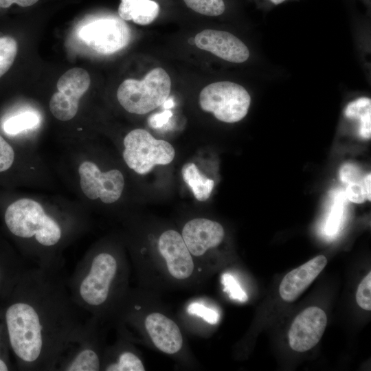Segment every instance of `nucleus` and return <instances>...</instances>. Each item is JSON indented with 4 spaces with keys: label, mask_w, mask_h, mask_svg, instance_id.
<instances>
[{
    "label": "nucleus",
    "mask_w": 371,
    "mask_h": 371,
    "mask_svg": "<svg viewBox=\"0 0 371 371\" xmlns=\"http://www.w3.org/2000/svg\"><path fill=\"white\" fill-rule=\"evenodd\" d=\"M187 311L190 314L197 315L210 324H216L219 320V314L215 309L199 302L190 304Z\"/></svg>",
    "instance_id": "28"
},
{
    "label": "nucleus",
    "mask_w": 371,
    "mask_h": 371,
    "mask_svg": "<svg viewBox=\"0 0 371 371\" xmlns=\"http://www.w3.org/2000/svg\"><path fill=\"white\" fill-rule=\"evenodd\" d=\"M14 159L13 148L0 135V172L9 169L12 165Z\"/></svg>",
    "instance_id": "29"
},
{
    "label": "nucleus",
    "mask_w": 371,
    "mask_h": 371,
    "mask_svg": "<svg viewBox=\"0 0 371 371\" xmlns=\"http://www.w3.org/2000/svg\"><path fill=\"white\" fill-rule=\"evenodd\" d=\"M194 45L231 63L246 61L249 51L245 44L232 34L215 30H204L194 38Z\"/></svg>",
    "instance_id": "13"
},
{
    "label": "nucleus",
    "mask_w": 371,
    "mask_h": 371,
    "mask_svg": "<svg viewBox=\"0 0 371 371\" xmlns=\"http://www.w3.org/2000/svg\"><path fill=\"white\" fill-rule=\"evenodd\" d=\"M80 346L61 363L60 368L67 371H98L102 368L100 357L92 344L87 341V328L78 338Z\"/></svg>",
    "instance_id": "17"
},
{
    "label": "nucleus",
    "mask_w": 371,
    "mask_h": 371,
    "mask_svg": "<svg viewBox=\"0 0 371 371\" xmlns=\"http://www.w3.org/2000/svg\"><path fill=\"white\" fill-rule=\"evenodd\" d=\"M5 222L16 236L34 238L43 247L54 246L62 236L59 224L32 199H21L10 204L5 213Z\"/></svg>",
    "instance_id": "3"
},
{
    "label": "nucleus",
    "mask_w": 371,
    "mask_h": 371,
    "mask_svg": "<svg viewBox=\"0 0 371 371\" xmlns=\"http://www.w3.org/2000/svg\"><path fill=\"white\" fill-rule=\"evenodd\" d=\"M145 329L154 346L161 352L173 355L183 346V336L177 323L166 315L153 312L144 319Z\"/></svg>",
    "instance_id": "14"
},
{
    "label": "nucleus",
    "mask_w": 371,
    "mask_h": 371,
    "mask_svg": "<svg viewBox=\"0 0 371 371\" xmlns=\"http://www.w3.org/2000/svg\"><path fill=\"white\" fill-rule=\"evenodd\" d=\"M159 6L152 0H121L118 14L125 21L132 20L139 25H148L158 16Z\"/></svg>",
    "instance_id": "18"
},
{
    "label": "nucleus",
    "mask_w": 371,
    "mask_h": 371,
    "mask_svg": "<svg viewBox=\"0 0 371 371\" xmlns=\"http://www.w3.org/2000/svg\"><path fill=\"white\" fill-rule=\"evenodd\" d=\"M327 324L324 311L317 306L305 308L296 316L289 331L291 348L305 352L313 348L321 339Z\"/></svg>",
    "instance_id": "11"
},
{
    "label": "nucleus",
    "mask_w": 371,
    "mask_h": 371,
    "mask_svg": "<svg viewBox=\"0 0 371 371\" xmlns=\"http://www.w3.org/2000/svg\"><path fill=\"white\" fill-rule=\"evenodd\" d=\"M80 39L93 51L110 54L124 47L129 41L130 32L122 20L106 17L83 25L79 32Z\"/></svg>",
    "instance_id": "8"
},
{
    "label": "nucleus",
    "mask_w": 371,
    "mask_h": 371,
    "mask_svg": "<svg viewBox=\"0 0 371 371\" xmlns=\"http://www.w3.org/2000/svg\"><path fill=\"white\" fill-rule=\"evenodd\" d=\"M357 304L366 311L371 310V273L361 280L356 293Z\"/></svg>",
    "instance_id": "27"
},
{
    "label": "nucleus",
    "mask_w": 371,
    "mask_h": 371,
    "mask_svg": "<svg viewBox=\"0 0 371 371\" xmlns=\"http://www.w3.org/2000/svg\"><path fill=\"white\" fill-rule=\"evenodd\" d=\"M170 89L171 80L168 73L163 68L156 67L141 80H124L118 87L117 98L128 112L144 115L163 104Z\"/></svg>",
    "instance_id": "4"
},
{
    "label": "nucleus",
    "mask_w": 371,
    "mask_h": 371,
    "mask_svg": "<svg viewBox=\"0 0 371 371\" xmlns=\"http://www.w3.org/2000/svg\"><path fill=\"white\" fill-rule=\"evenodd\" d=\"M78 172L80 188L89 199H100L102 202L109 204L121 196L124 179L120 170L101 172L96 164L86 161L80 165Z\"/></svg>",
    "instance_id": "9"
},
{
    "label": "nucleus",
    "mask_w": 371,
    "mask_h": 371,
    "mask_svg": "<svg viewBox=\"0 0 371 371\" xmlns=\"http://www.w3.org/2000/svg\"><path fill=\"white\" fill-rule=\"evenodd\" d=\"M221 282L224 286V291L229 294L232 299L241 302H245L248 300L246 293L231 274H223L221 278Z\"/></svg>",
    "instance_id": "26"
},
{
    "label": "nucleus",
    "mask_w": 371,
    "mask_h": 371,
    "mask_svg": "<svg viewBox=\"0 0 371 371\" xmlns=\"http://www.w3.org/2000/svg\"><path fill=\"white\" fill-rule=\"evenodd\" d=\"M327 264L323 255L317 256L289 272L282 279L279 293L282 300L295 301L315 280Z\"/></svg>",
    "instance_id": "15"
},
{
    "label": "nucleus",
    "mask_w": 371,
    "mask_h": 371,
    "mask_svg": "<svg viewBox=\"0 0 371 371\" xmlns=\"http://www.w3.org/2000/svg\"><path fill=\"white\" fill-rule=\"evenodd\" d=\"M124 160L139 175L149 173L156 165L169 164L175 155L172 144L155 139L142 128L130 131L124 139Z\"/></svg>",
    "instance_id": "6"
},
{
    "label": "nucleus",
    "mask_w": 371,
    "mask_h": 371,
    "mask_svg": "<svg viewBox=\"0 0 371 371\" xmlns=\"http://www.w3.org/2000/svg\"><path fill=\"white\" fill-rule=\"evenodd\" d=\"M120 263L109 252H100L83 262L71 285V299L85 311L96 312L110 300L120 272Z\"/></svg>",
    "instance_id": "2"
},
{
    "label": "nucleus",
    "mask_w": 371,
    "mask_h": 371,
    "mask_svg": "<svg viewBox=\"0 0 371 371\" xmlns=\"http://www.w3.org/2000/svg\"><path fill=\"white\" fill-rule=\"evenodd\" d=\"M186 5L196 12L206 16H218L225 9L223 0H183Z\"/></svg>",
    "instance_id": "25"
},
{
    "label": "nucleus",
    "mask_w": 371,
    "mask_h": 371,
    "mask_svg": "<svg viewBox=\"0 0 371 371\" xmlns=\"http://www.w3.org/2000/svg\"><path fill=\"white\" fill-rule=\"evenodd\" d=\"M0 280H1V272H0Z\"/></svg>",
    "instance_id": "33"
},
{
    "label": "nucleus",
    "mask_w": 371,
    "mask_h": 371,
    "mask_svg": "<svg viewBox=\"0 0 371 371\" xmlns=\"http://www.w3.org/2000/svg\"><path fill=\"white\" fill-rule=\"evenodd\" d=\"M271 2H272L275 5L280 4L284 1L285 0H269Z\"/></svg>",
    "instance_id": "32"
},
{
    "label": "nucleus",
    "mask_w": 371,
    "mask_h": 371,
    "mask_svg": "<svg viewBox=\"0 0 371 371\" xmlns=\"http://www.w3.org/2000/svg\"><path fill=\"white\" fill-rule=\"evenodd\" d=\"M145 367L140 358L131 351L120 353L114 361L106 364L107 371H144Z\"/></svg>",
    "instance_id": "23"
},
{
    "label": "nucleus",
    "mask_w": 371,
    "mask_h": 371,
    "mask_svg": "<svg viewBox=\"0 0 371 371\" xmlns=\"http://www.w3.org/2000/svg\"><path fill=\"white\" fill-rule=\"evenodd\" d=\"M202 110L212 113L219 121L234 123L247 114L251 97L241 85L220 81L205 86L199 94Z\"/></svg>",
    "instance_id": "5"
},
{
    "label": "nucleus",
    "mask_w": 371,
    "mask_h": 371,
    "mask_svg": "<svg viewBox=\"0 0 371 371\" xmlns=\"http://www.w3.org/2000/svg\"><path fill=\"white\" fill-rule=\"evenodd\" d=\"M38 0H0V8H8L12 3H16L21 7H28L36 3Z\"/></svg>",
    "instance_id": "30"
},
{
    "label": "nucleus",
    "mask_w": 371,
    "mask_h": 371,
    "mask_svg": "<svg viewBox=\"0 0 371 371\" xmlns=\"http://www.w3.org/2000/svg\"><path fill=\"white\" fill-rule=\"evenodd\" d=\"M40 122L38 115L32 111L19 113L8 118L3 123V130L9 135H16L36 127Z\"/></svg>",
    "instance_id": "22"
},
{
    "label": "nucleus",
    "mask_w": 371,
    "mask_h": 371,
    "mask_svg": "<svg viewBox=\"0 0 371 371\" xmlns=\"http://www.w3.org/2000/svg\"><path fill=\"white\" fill-rule=\"evenodd\" d=\"M181 236L192 257L200 258L222 243L225 231L216 221L196 218L184 225Z\"/></svg>",
    "instance_id": "12"
},
{
    "label": "nucleus",
    "mask_w": 371,
    "mask_h": 371,
    "mask_svg": "<svg viewBox=\"0 0 371 371\" xmlns=\"http://www.w3.org/2000/svg\"><path fill=\"white\" fill-rule=\"evenodd\" d=\"M8 368L5 363L0 359V371H7Z\"/></svg>",
    "instance_id": "31"
},
{
    "label": "nucleus",
    "mask_w": 371,
    "mask_h": 371,
    "mask_svg": "<svg viewBox=\"0 0 371 371\" xmlns=\"http://www.w3.org/2000/svg\"><path fill=\"white\" fill-rule=\"evenodd\" d=\"M41 269L30 271L27 296L5 312L11 348L30 370L53 368L84 330L63 286L50 269Z\"/></svg>",
    "instance_id": "1"
},
{
    "label": "nucleus",
    "mask_w": 371,
    "mask_h": 371,
    "mask_svg": "<svg viewBox=\"0 0 371 371\" xmlns=\"http://www.w3.org/2000/svg\"><path fill=\"white\" fill-rule=\"evenodd\" d=\"M332 196V205L325 226V232L328 236H333L337 232L347 201L344 192L342 190H335Z\"/></svg>",
    "instance_id": "21"
},
{
    "label": "nucleus",
    "mask_w": 371,
    "mask_h": 371,
    "mask_svg": "<svg viewBox=\"0 0 371 371\" xmlns=\"http://www.w3.org/2000/svg\"><path fill=\"white\" fill-rule=\"evenodd\" d=\"M348 118L358 119L359 133L361 137L370 139L371 136V100L360 98L348 104L345 110Z\"/></svg>",
    "instance_id": "20"
},
{
    "label": "nucleus",
    "mask_w": 371,
    "mask_h": 371,
    "mask_svg": "<svg viewBox=\"0 0 371 371\" xmlns=\"http://www.w3.org/2000/svg\"><path fill=\"white\" fill-rule=\"evenodd\" d=\"M157 248L171 277L177 280L192 277L195 263L181 234L174 229L164 232L159 237Z\"/></svg>",
    "instance_id": "10"
},
{
    "label": "nucleus",
    "mask_w": 371,
    "mask_h": 371,
    "mask_svg": "<svg viewBox=\"0 0 371 371\" xmlns=\"http://www.w3.org/2000/svg\"><path fill=\"white\" fill-rule=\"evenodd\" d=\"M16 41L10 36L0 37V78L12 65L17 54Z\"/></svg>",
    "instance_id": "24"
},
{
    "label": "nucleus",
    "mask_w": 371,
    "mask_h": 371,
    "mask_svg": "<svg viewBox=\"0 0 371 371\" xmlns=\"http://www.w3.org/2000/svg\"><path fill=\"white\" fill-rule=\"evenodd\" d=\"M181 175L196 200L202 202L209 199L214 181L202 174L194 163L185 164L182 167Z\"/></svg>",
    "instance_id": "19"
},
{
    "label": "nucleus",
    "mask_w": 371,
    "mask_h": 371,
    "mask_svg": "<svg viewBox=\"0 0 371 371\" xmlns=\"http://www.w3.org/2000/svg\"><path fill=\"white\" fill-rule=\"evenodd\" d=\"M340 180L346 185L344 194L347 199L355 203L371 200V175H364L354 164H344L339 171Z\"/></svg>",
    "instance_id": "16"
},
{
    "label": "nucleus",
    "mask_w": 371,
    "mask_h": 371,
    "mask_svg": "<svg viewBox=\"0 0 371 371\" xmlns=\"http://www.w3.org/2000/svg\"><path fill=\"white\" fill-rule=\"evenodd\" d=\"M91 79L88 72L80 67L72 68L63 74L57 82V92L49 101V110L59 120L72 119L78 110L81 97L89 87Z\"/></svg>",
    "instance_id": "7"
}]
</instances>
